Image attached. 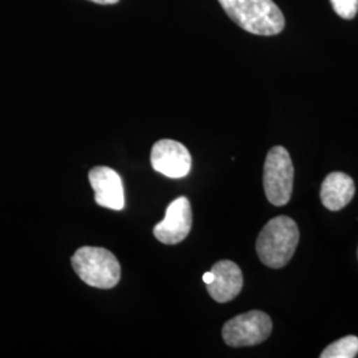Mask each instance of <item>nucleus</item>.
Masks as SVG:
<instances>
[{
  "mask_svg": "<svg viewBox=\"0 0 358 358\" xmlns=\"http://www.w3.org/2000/svg\"><path fill=\"white\" fill-rule=\"evenodd\" d=\"M222 8L244 31L260 35H279L285 27L280 8L273 0H219Z\"/></svg>",
  "mask_w": 358,
  "mask_h": 358,
  "instance_id": "f257e3e1",
  "label": "nucleus"
},
{
  "mask_svg": "<svg viewBox=\"0 0 358 358\" xmlns=\"http://www.w3.org/2000/svg\"><path fill=\"white\" fill-rule=\"evenodd\" d=\"M299 238L300 232L294 219L285 215L271 219L256 241L260 262L269 268H282L292 259Z\"/></svg>",
  "mask_w": 358,
  "mask_h": 358,
  "instance_id": "f03ea898",
  "label": "nucleus"
},
{
  "mask_svg": "<svg viewBox=\"0 0 358 358\" xmlns=\"http://www.w3.org/2000/svg\"><path fill=\"white\" fill-rule=\"evenodd\" d=\"M77 276L90 287L110 289L121 279L120 262L103 247H80L71 259Z\"/></svg>",
  "mask_w": 358,
  "mask_h": 358,
  "instance_id": "7ed1b4c3",
  "label": "nucleus"
},
{
  "mask_svg": "<svg viewBox=\"0 0 358 358\" xmlns=\"http://www.w3.org/2000/svg\"><path fill=\"white\" fill-rule=\"evenodd\" d=\"M294 170L291 155L282 146H275L269 150L264 164L263 185L269 203L287 205L294 189Z\"/></svg>",
  "mask_w": 358,
  "mask_h": 358,
  "instance_id": "20e7f679",
  "label": "nucleus"
},
{
  "mask_svg": "<svg viewBox=\"0 0 358 358\" xmlns=\"http://www.w3.org/2000/svg\"><path fill=\"white\" fill-rule=\"evenodd\" d=\"M272 332V320L262 310L238 315L223 325L224 343L232 348L254 346L266 341Z\"/></svg>",
  "mask_w": 358,
  "mask_h": 358,
  "instance_id": "39448f33",
  "label": "nucleus"
},
{
  "mask_svg": "<svg viewBox=\"0 0 358 358\" xmlns=\"http://www.w3.org/2000/svg\"><path fill=\"white\" fill-rule=\"evenodd\" d=\"M192 226L190 201L186 196H179L167 207L165 219L154 226L153 234L161 243L174 245L186 239Z\"/></svg>",
  "mask_w": 358,
  "mask_h": 358,
  "instance_id": "423d86ee",
  "label": "nucleus"
},
{
  "mask_svg": "<svg viewBox=\"0 0 358 358\" xmlns=\"http://www.w3.org/2000/svg\"><path fill=\"white\" fill-rule=\"evenodd\" d=\"M155 171L169 178H183L192 170V155L185 145L174 140H159L150 154Z\"/></svg>",
  "mask_w": 358,
  "mask_h": 358,
  "instance_id": "0eeeda50",
  "label": "nucleus"
},
{
  "mask_svg": "<svg viewBox=\"0 0 358 358\" xmlns=\"http://www.w3.org/2000/svg\"><path fill=\"white\" fill-rule=\"evenodd\" d=\"M94 201L101 207L120 211L125 207L124 185L120 174L106 166L93 167L88 174Z\"/></svg>",
  "mask_w": 358,
  "mask_h": 358,
  "instance_id": "6e6552de",
  "label": "nucleus"
},
{
  "mask_svg": "<svg viewBox=\"0 0 358 358\" xmlns=\"http://www.w3.org/2000/svg\"><path fill=\"white\" fill-rule=\"evenodd\" d=\"M214 279L207 285V292L217 303H229L243 288V273L231 260H220L211 268Z\"/></svg>",
  "mask_w": 358,
  "mask_h": 358,
  "instance_id": "1a4fd4ad",
  "label": "nucleus"
},
{
  "mask_svg": "<svg viewBox=\"0 0 358 358\" xmlns=\"http://www.w3.org/2000/svg\"><path fill=\"white\" fill-rule=\"evenodd\" d=\"M355 182L345 173L336 171L327 176L321 186V202L331 211H340L355 196Z\"/></svg>",
  "mask_w": 358,
  "mask_h": 358,
  "instance_id": "9d476101",
  "label": "nucleus"
},
{
  "mask_svg": "<svg viewBox=\"0 0 358 358\" xmlns=\"http://www.w3.org/2000/svg\"><path fill=\"white\" fill-rule=\"evenodd\" d=\"M358 355V337L346 336L327 346L321 358H355Z\"/></svg>",
  "mask_w": 358,
  "mask_h": 358,
  "instance_id": "9b49d317",
  "label": "nucleus"
},
{
  "mask_svg": "<svg viewBox=\"0 0 358 358\" xmlns=\"http://www.w3.org/2000/svg\"><path fill=\"white\" fill-rule=\"evenodd\" d=\"M333 10L340 17L350 20L358 13V0H331Z\"/></svg>",
  "mask_w": 358,
  "mask_h": 358,
  "instance_id": "f8f14e48",
  "label": "nucleus"
},
{
  "mask_svg": "<svg viewBox=\"0 0 358 358\" xmlns=\"http://www.w3.org/2000/svg\"><path fill=\"white\" fill-rule=\"evenodd\" d=\"M213 279H214V275H213L211 271L206 272L205 275H203V282H205L206 284H210V282H213Z\"/></svg>",
  "mask_w": 358,
  "mask_h": 358,
  "instance_id": "ddd939ff",
  "label": "nucleus"
},
{
  "mask_svg": "<svg viewBox=\"0 0 358 358\" xmlns=\"http://www.w3.org/2000/svg\"><path fill=\"white\" fill-rule=\"evenodd\" d=\"M93 3H97V4H115L118 3L120 0H90Z\"/></svg>",
  "mask_w": 358,
  "mask_h": 358,
  "instance_id": "4468645a",
  "label": "nucleus"
},
{
  "mask_svg": "<svg viewBox=\"0 0 358 358\" xmlns=\"http://www.w3.org/2000/svg\"><path fill=\"white\" fill-rule=\"evenodd\" d=\"M357 255H358V251H357Z\"/></svg>",
  "mask_w": 358,
  "mask_h": 358,
  "instance_id": "2eb2a0df",
  "label": "nucleus"
}]
</instances>
